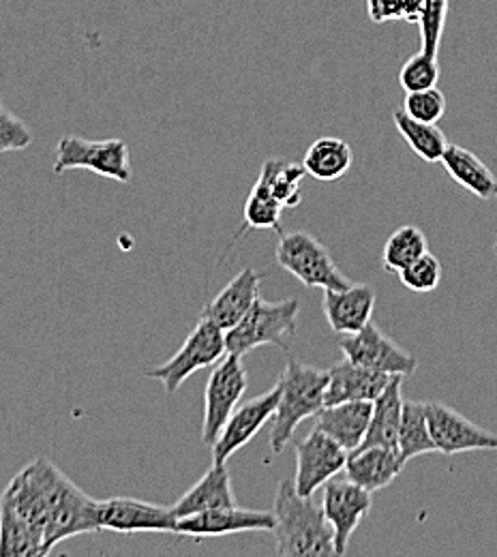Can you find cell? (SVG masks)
I'll return each instance as SVG.
<instances>
[{
  "label": "cell",
  "instance_id": "obj_1",
  "mask_svg": "<svg viewBox=\"0 0 497 557\" xmlns=\"http://www.w3.org/2000/svg\"><path fill=\"white\" fill-rule=\"evenodd\" d=\"M273 515L277 556H337L335 530L324 517L322 506H315L311 497H302L294 487V481L279 483L273 502Z\"/></svg>",
  "mask_w": 497,
  "mask_h": 557
},
{
  "label": "cell",
  "instance_id": "obj_2",
  "mask_svg": "<svg viewBox=\"0 0 497 557\" xmlns=\"http://www.w3.org/2000/svg\"><path fill=\"white\" fill-rule=\"evenodd\" d=\"M48 499V528L44 541V556H48L59 543L73 536L101 530L99 502L88 497L82 488L48 459H35Z\"/></svg>",
  "mask_w": 497,
  "mask_h": 557
},
{
  "label": "cell",
  "instance_id": "obj_3",
  "mask_svg": "<svg viewBox=\"0 0 497 557\" xmlns=\"http://www.w3.org/2000/svg\"><path fill=\"white\" fill-rule=\"evenodd\" d=\"M279 386L282 397L271 429V450L275 455L284 453L300 422L315 418L324 408L328 371L289 356L279 377Z\"/></svg>",
  "mask_w": 497,
  "mask_h": 557
},
{
  "label": "cell",
  "instance_id": "obj_4",
  "mask_svg": "<svg viewBox=\"0 0 497 557\" xmlns=\"http://www.w3.org/2000/svg\"><path fill=\"white\" fill-rule=\"evenodd\" d=\"M300 305L296 298L269 302L258 298L251 311L225 333L227 354L245 356L262 346L287 349V339L298 331Z\"/></svg>",
  "mask_w": 497,
  "mask_h": 557
},
{
  "label": "cell",
  "instance_id": "obj_5",
  "mask_svg": "<svg viewBox=\"0 0 497 557\" xmlns=\"http://www.w3.org/2000/svg\"><path fill=\"white\" fill-rule=\"evenodd\" d=\"M275 260L285 273L298 278L305 287L344 289L355 283L339 271L326 245L302 230L282 234Z\"/></svg>",
  "mask_w": 497,
  "mask_h": 557
},
{
  "label": "cell",
  "instance_id": "obj_6",
  "mask_svg": "<svg viewBox=\"0 0 497 557\" xmlns=\"http://www.w3.org/2000/svg\"><path fill=\"white\" fill-rule=\"evenodd\" d=\"M227 354L225 331L214 322L200 318L196 329L189 333L181 349L161 367L146 373L150 380H159L167 395H174L194 373L213 367Z\"/></svg>",
  "mask_w": 497,
  "mask_h": 557
},
{
  "label": "cell",
  "instance_id": "obj_7",
  "mask_svg": "<svg viewBox=\"0 0 497 557\" xmlns=\"http://www.w3.org/2000/svg\"><path fill=\"white\" fill-rule=\"evenodd\" d=\"M88 170L116 183H132L129 148L123 139H84L65 136L57 144L54 174Z\"/></svg>",
  "mask_w": 497,
  "mask_h": 557
},
{
  "label": "cell",
  "instance_id": "obj_8",
  "mask_svg": "<svg viewBox=\"0 0 497 557\" xmlns=\"http://www.w3.org/2000/svg\"><path fill=\"white\" fill-rule=\"evenodd\" d=\"M249 377L243 364V356L225 354L214 364L207 391H204V417H202V442L213 446L232 412L240 406L243 395L247 393Z\"/></svg>",
  "mask_w": 497,
  "mask_h": 557
},
{
  "label": "cell",
  "instance_id": "obj_9",
  "mask_svg": "<svg viewBox=\"0 0 497 557\" xmlns=\"http://www.w3.org/2000/svg\"><path fill=\"white\" fill-rule=\"evenodd\" d=\"M348 455L350 453L344 446L313 426L311 433L296 444L294 487L302 497H313L318 488L346 470Z\"/></svg>",
  "mask_w": 497,
  "mask_h": 557
},
{
  "label": "cell",
  "instance_id": "obj_10",
  "mask_svg": "<svg viewBox=\"0 0 497 557\" xmlns=\"http://www.w3.org/2000/svg\"><path fill=\"white\" fill-rule=\"evenodd\" d=\"M99 525L101 530L119 534L157 532L176 536L178 519L172 506L152 504L136 497H110L99 502Z\"/></svg>",
  "mask_w": 497,
  "mask_h": 557
},
{
  "label": "cell",
  "instance_id": "obj_11",
  "mask_svg": "<svg viewBox=\"0 0 497 557\" xmlns=\"http://www.w3.org/2000/svg\"><path fill=\"white\" fill-rule=\"evenodd\" d=\"M344 356L360 367L375 369L388 375H412L419 367V360L399 348L388 335L382 333L380 326L369 322L362 331L355 335H344L339 342Z\"/></svg>",
  "mask_w": 497,
  "mask_h": 557
},
{
  "label": "cell",
  "instance_id": "obj_12",
  "mask_svg": "<svg viewBox=\"0 0 497 557\" xmlns=\"http://www.w3.org/2000/svg\"><path fill=\"white\" fill-rule=\"evenodd\" d=\"M426 417L437 453L446 457L472 450H497V433L479 426L444 404L426 401Z\"/></svg>",
  "mask_w": 497,
  "mask_h": 557
},
{
  "label": "cell",
  "instance_id": "obj_13",
  "mask_svg": "<svg viewBox=\"0 0 497 557\" xmlns=\"http://www.w3.org/2000/svg\"><path fill=\"white\" fill-rule=\"evenodd\" d=\"M279 397H282V386L277 382V386L271 388L269 393L240 404L232 412V417L227 418V422L223 424L216 442L211 446L213 448V463H227L229 457L236 450L247 446L262 431V426L271 418H275L277 406H279Z\"/></svg>",
  "mask_w": 497,
  "mask_h": 557
},
{
  "label": "cell",
  "instance_id": "obj_14",
  "mask_svg": "<svg viewBox=\"0 0 497 557\" xmlns=\"http://www.w3.org/2000/svg\"><path fill=\"white\" fill-rule=\"evenodd\" d=\"M373 506L371 491L356 485L350 479H333L324 485V497H322V510L328 523L335 530V545L337 556L348 554L350 539L358 530L360 521L369 515Z\"/></svg>",
  "mask_w": 497,
  "mask_h": 557
},
{
  "label": "cell",
  "instance_id": "obj_15",
  "mask_svg": "<svg viewBox=\"0 0 497 557\" xmlns=\"http://www.w3.org/2000/svg\"><path fill=\"white\" fill-rule=\"evenodd\" d=\"M240 532H275V515L273 510H251L236 506H223L207 510L194 517L178 519L176 536L187 539H214Z\"/></svg>",
  "mask_w": 497,
  "mask_h": 557
},
{
  "label": "cell",
  "instance_id": "obj_16",
  "mask_svg": "<svg viewBox=\"0 0 497 557\" xmlns=\"http://www.w3.org/2000/svg\"><path fill=\"white\" fill-rule=\"evenodd\" d=\"M395 375L360 367L352 360H341L328 369V386L324 406H337L348 401H375Z\"/></svg>",
  "mask_w": 497,
  "mask_h": 557
},
{
  "label": "cell",
  "instance_id": "obj_17",
  "mask_svg": "<svg viewBox=\"0 0 497 557\" xmlns=\"http://www.w3.org/2000/svg\"><path fill=\"white\" fill-rule=\"evenodd\" d=\"M322 309L328 326L337 335H355L373 318L375 289L362 283H352L344 289H324Z\"/></svg>",
  "mask_w": 497,
  "mask_h": 557
},
{
  "label": "cell",
  "instance_id": "obj_18",
  "mask_svg": "<svg viewBox=\"0 0 497 557\" xmlns=\"http://www.w3.org/2000/svg\"><path fill=\"white\" fill-rule=\"evenodd\" d=\"M260 281H262V275L256 273L253 269L240 271L216 296L207 302L202 318L211 320L219 329H223L227 333L251 311V307L260 298Z\"/></svg>",
  "mask_w": 497,
  "mask_h": 557
},
{
  "label": "cell",
  "instance_id": "obj_19",
  "mask_svg": "<svg viewBox=\"0 0 497 557\" xmlns=\"http://www.w3.org/2000/svg\"><path fill=\"white\" fill-rule=\"evenodd\" d=\"M406 468L399 448L360 446L348 455L346 474L356 485L371 493L388 487Z\"/></svg>",
  "mask_w": 497,
  "mask_h": 557
},
{
  "label": "cell",
  "instance_id": "obj_20",
  "mask_svg": "<svg viewBox=\"0 0 497 557\" xmlns=\"http://www.w3.org/2000/svg\"><path fill=\"white\" fill-rule=\"evenodd\" d=\"M373 414V401H348L324 406L313 420V426L333 437L348 453L362 446Z\"/></svg>",
  "mask_w": 497,
  "mask_h": 557
},
{
  "label": "cell",
  "instance_id": "obj_21",
  "mask_svg": "<svg viewBox=\"0 0 497 557\" xmlns=\"http://www.w3.org/2000/svg\"><path fill=\"white\" fill-rule=\"evenodd\" d=\"M223 506H236V497L227 463H213V468L194 487L185 491L178 502L172 504V510L176 519H185Z\"/></svg>",
  "mask_w": 497,
  "mask_h": 557
},
{
  "label": "cell",
  "instance_id": "obj_22",
  "mask_svg": "<svg viewBox=\"0 0 497 557\" xmlns=\"http://www.w3.org/2000/svg\"><path fill=\"white\" fill-rule=\"evenodd\" d=\"M403 375H395L386 391L373 401L371 424L362 446H386L399 448V426L403 414Z\"/></svg>",
  "mask_w": 497,
  "mask_h": 557
},
{
  "label": "cell",
  "instance_id": "obj_23",
  "mask_svg": "<svg viewBox=\"0 0 497 557\" xmlns=\"http://www.w3.org/2000/svg\"><path fill=\"white\" fill-rule=\"evenodd\" d=\"M439 163L459 187L468 189L476 198L481 200L497 198V178L494 172L472 150L450 144Z\"/></svg>",
  "mask_w": 497,
  "mask_h": 557
},
{
  "label": "cell",
  "instance_id": "obj_24",
  "mask_svg": "<svg viewBox=\"0 0 497 557\" xmlns=\"http://www.w3.org/2000/svg\"><path fill=\"white\" fill-rule=\"evenodd\" d=\"M355 163V152L348 141L339 138L315 139L302 159L307 174L315 181L333 183L344 178Z\"/></svg>",
  "mask_w": 497,
  "mask_h": 557
},
{
  "label": "cell",
  "instance_id": "obj_25",
  "mask_svg": "<svg viewBox=\"0 0 497 557\" xmlns=\"http://www.w3.org/2000/svg\"><path fill=\"white\" fill-rule=\"evenodd\" d=\"M399 453L406 466L428 453H437V446L428 431L426 401H403V414L399 426Z\"/></svg>",
  "mask_w": 497,
  "mask_h": 557
},
{
  "label": "cell",
  "instance_id": "obj_26",
  "mask_svg": "<svg viewBox=\"0 0 497 557\" xmlns=\"http://www.w3.org/2000/svg\"><path fill=\"white\" fill-rule=\"evenodd\" d=\"M393 123L397 132L408 141V146L423 159L426 163H439L446 148L450 146L442 129L433 123H423L412 119L406 110H395L393 112Z\"/></svg>",
  "mask_w": 497,
  "mask_h": 557
},
{
  "label": "cell",
  "instance_id": "obj_27",
  "mask_svg": "<svg viewBox=\"0 0 497 557\" xmlns=\"http://www.w3.org/2000/svg\"><path fill=\"white\" fill-rule=\"evenodd\" d=\"M41 556V543L22 515L0 497V557Z\"/></svg>",
  "mask_w": 497,
  "mask_h": 557
},
{
  "label": "cell",
  "instance_id": "obj_28",
  "mask_svg": "<svg viewBox=\"0 0 497 557\" xmlns=\"http://www.w3.org/2000/svg\"><path fill=\"white\" fill-rule=\"evenodd\" d=\"M307 176L302 163L285 159H266L258 181H262L273 196L284 205V209H296L300 205V183Z\"/></svg>",
  "mask_w": 497,
  "mask_h": 557
},
{
  "label": "cell",
  "instance_id": "obj_29",
  "mask_svg": "<svg viewBox=\"0 0 497 557\" xmlns=\"http://www.w3.org/2000/svg\"><path fill=\"white\" fill-rule=\"evenodd\" d=\"M428 251L425 232L417 225H403L390 234L384 245V269L386 273H401L406 267L423 258Z\"/></svg>",
  "mask_w": 497,
  "mask_h": 557
},
{
  "label": "cell",
  "instance_id": "obj_30",
  "mask_svg": "<svg viewBox=\"0 0 497 557\" xmlns=\"http://www.w3.org/2000/svg\"><path fill=\"white\" fill-rule=\"evenodd\" d=\"M284 210V205L273 196V191L262 181H256L243 209V230H282Z\"/></svg>",
  "mask_w": 497,
  "mask_h": 557
},
{
  "label": "cell",
  "instance_id": "obj_31",
  "mask_svg": "<svg viewBox=\"0 0 497 557\" xmlns=\"http://www.w3.org/2000/svg\"><path fill=\"white\" fill-rule=\"evenodd\" d=\"M439 82V65L437 57H431L426 52H419L406 61V65L399 71V84L406 92H417L437 86Z\"/></svg>",
  "mask_w": 497,
  "mask_h": 557
},
{
  "label": "cell",
  "instance_id": "obj_32",
  "mask_svg": "<svg viewBox=\"0 0 497 557\" xmlns=\"http://www.w3.org/2000/svg\"><path fill=\"white\" fill-rule=\"evenodd\" d=\"M448 15V0H423V15H421V50L437 57L442 33L446 26Z\"/></svg>",
  "mask_w": 497,
  "mask_h": 557
},
{
  "label": "cell",
  "instance_id": "obj_33",
  "mask_svg": "<svg viewBox=\"0 0 497 557\" xmlns=\"http://www.w3.org/2000/svg\"><path fill=\"white\" fill-rule=\"evenodd\" d=\"M442 264L439 260L426 251L423 258H419L417 262H412L410 267H406L399 278L401 283L410 289V292H417V294H426V292H433L437 289V285L442 283Z\"/></svg>",
  "mask_w": 497,
  "mask_h": 557
},
{
  "label": "cell",
  "instance_id": "obj_34",
  "mask_svg": "<svg viewBox=\"0 0 497 557\" xmlns=\"http://www.w3.org/2000/svg\"><path fill=\"white\" fill-rule=\"evenodd\" d=\"M403 110L417 121L437 125L446 114V97L442 95V90L437 86L426 88V90L408 92Z\"/></svg>",
  "mask_w": 497,
  "mask_h": 557
},
{
  "label": "cell",
  "instance_id": "obj_35",
  "mask_svg": "<svg viewBox=\"0 0 497 557\" xmlns=\"http://www.w3.org/2000/svg\"><path fill=\"white\" fill-rule=\"evenodd\" d=\"M369 17L377 24L403 20L410 24H421L423 0H366Z\"/></svg>",
  "mask_w": 497,
  "mask_h": 557
},
{
  "label": "cell",
  "instance_id": "obj_36",
  "mask_svg": "<svg viewBox=\"0 0 497 557\" xmlns=\"http://www.w3.org/2000/svg\"><path fill=\"white\" fill-rule=\"evenodd\" d=\"M33 144V132L13 112L0 103V152L26 150Z\"/></svg>",
  "mask_w": 497,
  "mask_h": 557
},
{
  "label": "cell",
  "instance_id": "obj_37",
  "mask_svg": "<svg viewBox=\"0 0 497 557\" xmlns=\"http://www.w3.org/2000/svg\"><path fill=\"white\" fill-rule=\"evenodd\" d=\"M494 249H496V253H497V243H496V247H494Z\"/></svg>",
  "mask_w": 497,
  "mask_h": 557
}]
</instances>
